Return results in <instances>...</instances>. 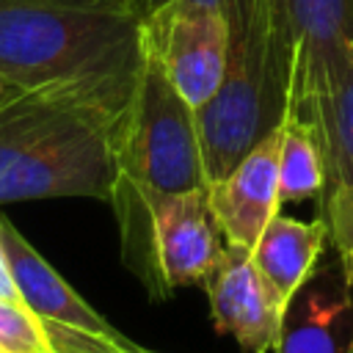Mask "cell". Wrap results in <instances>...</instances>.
Instances as JSON below:
<instances>
[{"mask_svg": "<svg viewBox=\"0 0 353 353\" xmlns=\"http://www.w3.org/2000/svg\"><path fill=\"white\" fill-rule=\"evenodd\" d=\"M130 99L88 85L0 91V204L110 199Z\"/></svg>", "mask_w": 353, "mask_h": 353, "instance_id": "cell-1", "label": "cell"}, {"mask_svg": "<svg viewBox=\"0 0 353 353\" xmlns=\"http://www.w3.org/2000/svg\"><path fill=\"white\" fill-rule=\"evenodd\" d=\"M204 185L210 182L196 108L168 83L154 55L143 47L116 141V176L108 204L119 226L121 262L152 301H165L154 265L152 212L160 199Z\"/></svg>", "mask_w": 353, "mask_h": 353, "instance_id": "cell-2", "label": "cell"}, {"mask_svg": "<svg viewBox=\"0 0 353 353\" xmlns=\"http://www.w3.org/2000/svg\"><path fill=\"white\" fill-rule=\"evenodd\" d=\"M143 58L141 14L110 0H0V83L88 85L132 97Z\"/></svg>", "mask_w": 353, "mask_h": 353, "instance_id": "cell-3", "label": "cell"}, {"mask_svg": "<svg viewBox=\"0 0 353 353\" xmlns=\"http://www.w3.org/2000/svg\"><path fill=\"white\" fill-rule=\"evenodd\" d=\"M226 72L215 97L196 110L207 182L226 176L284 121L292 30L279 0H223Z\"/></svg>", "mask_w": 353, "mask_h": 353, "instance_id": "cell-4", "label": "cell"}, {"mask_svg": "<svg viewBox=\"0 0 353 353\" xmlns=\"http://www.w3.org/2000/svg\"><path fill=\"white\" fill-rule=\"evenodd\" d=\"M141 41L154 55L168 83L199 110L223 83L226 17L221 6L171 0L141 17Z\"/></svg>", "mask_w": 353, "mask_h": 353, "instance_id": "cell-5", "label": "cell"}, {"mask_svg": "<svg viewBox=\"0 0 353 353\" xmlns=\"http://www.w3.org/2000/svg\"><path fill=\"white\" fill-rule=\"evenodd\" d=\"M292 30L284 119L314 124L339 61L353 47V0H279Z\"/></svg>", "mask_w": 353, "mask_h": 353, "instance_id": "cell-6", "label": "cell"}, {"mask_svg": "<svg viewBox=\"0 0 353 353\" xmlns=\"http://www.w3.org/2000/svg\"><path fill=\"white\" fill-rule=\"evenodd\" d=\"M152 229L163 298L176 287L201 284L226 251V237L210 210V185L160 199Z\"/></svg>", "mask_w": 353, "mask_h": 353, "instance_id": "cell-7", "label": "cell"}, {"mask_svg": "<svg viewBox=\"0 0 353 353\" xmlns=\"http://www.w3.org/2000/svg\"><path fill=\"white\" fill-rule=\"evenodd\" d=\"M201 287L210 301L215 331L234 336L245 353L273 350L284 312L273 303L254 265L251 248L226 243L221 262L210 270Z\"/></svg>", "mask_w": 353, "mask_h": 353, "instance_id": "cell-8", "label": "cell"}, {"mask_svg": "<svg viewBox=\"0 0 353 353\" xmlns=\"http://www.w3.org/2000/svg\"><path fill=\"white\" fill-rule=\"evenodd\" d=\"M279 146L281 124L245 152L226 176L210 182V210L229 245L254 248L265 226L279 215Z\"/></svg>", "mask_w": 353, "mask_h": 353, "instance_id": "cell-9", "label": "cell"}, {"mask_svg": "<svg viewBox=\"0 0 353 353\" xmlns=\"http://www.w3.org/2000/svg\"><path fill=\"white\" fill-rule=\"evenodd\" d=\"M353 345V292L342 262L323 265L290 298L276 353H347Z\"/></svg>", "mask_w": 353, "mask_h": 353, "instance_id": "cell-10", "label": "cell"}, {"mask_svg": "<svg viewBox=\"0 0 353 353\" xmlns=\"http://www.w3.org/2000/svg\"><path fill=\"white\" fill-rule=\"evenodd\" d=\"M328 243V226L323 218L298 221L290 215H276L259 240L251 248L254 265L273 298V303L284 312L290 298L314 270L320 254Z\"/></svg>", "mask_w": 353, "mask_h": 353, "instance_id": "cell-11", "label": "cell"}, {"mask_svg": "<svg viewBox=\"0 0 353 353\" xmlns=\"http://www.w3.org/2000/svg\"><path fill=\"white\" fill-rule=\"evenodd\" d=\"M309 130L325 171V185L317 199L353 188V47L339 61Z\"/></svg>", "mask_w": 353, "mask_h": 353, "instance_id": "cell-12", "label": "cell"}, {"mask_svg": "<svg viewBox=\"0 0 353 353\" xmlns=\"http://www.w3.org/2000/svg\"><path fill=\"white\" fill-rule=\"evenodd\" d=\"M325 185L323 157L312 130L295 119L281 121L279 146V193L281 201L317 199Z\"/></svg>", "mask_w": 353, "mask_h": 353, "instance_id": "cell-13", "label": "cell"}, {"mask_svg": "<svg viewBox=\"0 0 353 353\" xmlns=\"http://www.w3.org/2000/svg\"><path fill=\"white\" fill-rule=\"evenodd\" d=\"M0 353H58L39 314L22 301L0 298Z\"/></svg>", "mask_w": 353, "mask_h": 353, "instance_id": "cell-14", "label": "cell"}, {"mask_svg": "<svg viewBox=\"0 0 353 353\" xmlns=\"http://www.w3.org/2000/svg\"><path fill=\"white\" fill-rule=\"evenodd\" d=\"M320 218L328 226V243L342 262H353V188L317 199Z\"/></svg>", "mask_w": 353, "mask_h": 353, "instance_id": "cell-15", "label": "cell"}, {"mask_svg": "<svg viewBox=\"0 0 353 353\" xmlns=\"http://www.w3.org/2000/svg\"><path fill=\"white\" fill-rule=\"evenodd\" d=\"M0 298H6V301H22L19 292H17V287H14V281H11V273L6 268L3 251H0Z\"/></svg>", "mask_w": 353, "mask_h": 353, "instance_id": "cell-16", "label": "cell"}, {"mask_svg": "<svg viewBox=\"0 0 353 353\" xmlns=\"http://www.w3.org/2000/svg\"><path fill=\"white\" fill-rule=\"evenodd\" d=\"M163 3H171V0H130V6L143 17V14H149L152 8H157V6H163ZM193 3H207V6H221L223 0H193Z\"/></svg>", "mask_w": 353, "mask_h": 353, "instance_id": "cell-17", "label": "cell"}, {"mask_svg": "<svg viewBox=\"0 0 353 353\" xmlns=\"http://www.w3.org/2000/svg\"><path fill=\"white\" fill-rule=\"evenodd\" d=\"M342 262V259H339ZM342 270H345V279L350 284V292H353V262H342Z\"/></svg>", "mask_w": 353, "mask_h": 353, "instance_id": "cell-18", "label": "cell"}, {"mask_svg": "<svg viewBox=\"0 0 353 353\" xmlns=\"http://www.w3.org/2000/svg\"><path fill=\"white\" fill-rule=\"evenodd\" d=\"M110 3H124V6H130V0H110ZM130 8H132V6H130ZM132 11H135V8H132Z\"/></svg>", "mask_w": 353, "mask_h": 353, "instance_id": "cell-19", "label": "cell"}, {"mask_svg": "<svg viewBox=\"0 0 353 353\" xmlns=\"http://www.w3.org/2000/svg\"><path fill=\"white\" fill-rule=\"evenodd\" d=\"M6 88H8V85H3V83H0V91H6Z\"/></svg>", "mask_w": 353, "mask_h": 353, "instance_id": "cell-20", "label": "cell"}, {"mask_svg": "<svg viewBox=\"0 0 353 353\" xmlns=\"http://www.w3.org/2000/svg\"><path fill=\"white\" fill-rule=\"evenodd\" d=\"M347 353H353V345H350V350H347Z\"/></svg>", "mask_w": 353, "mask_h": 353, "instance_id": "cell-21", "label": "cell"}]
</instances>
